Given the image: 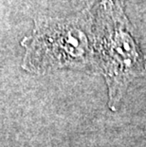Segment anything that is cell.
Returning a JSON list of instances; mask_svg holds the SVG:
<instances>
[{"instance_id": "cell-2", "label": "cell", "mask_w": 146, "mask_h": 147, "mask_svg": "<svg viewBox=\"0 0 146 147\" xmlns=\"http://www.w3.org/2000/svg\"><path fill=\"white\" fill-rule=\"evenodd\" d=\"M93 6L67 18L46 19L36 24L24 41L23 67L35 72L69 68L98 71L94 49Z\"/></svg>"}, {"instance_id": "cell-1", "label": "cell", "mask_w": 146, "mask_h": 147, "mask_svg": "<svg viewBox=\"0 0 146 147\" xmlns=\"http://www.w3.org/2000/svg\"><path fill=\"white\" fill-rule=\"evenodd\" d=\"M125 3L99 0L93 5L96 61L107 86L108 107L113 112L120 108L133 81L146 75V55L126 14Z\"/></svg>"}]
</instances>
